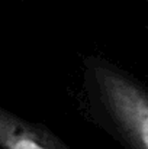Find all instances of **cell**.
I'll use <instances>...</instances> for the list:
<instances>
[{
    "mask_svg": "<svg viewBox=\"0 0 148 149\" xmlns=\"http://www.w3.org/2000/svg\"><path fill=\"white\" fill-rule=\"evenodd\" d=\"M103 107L132 149H148V91L106 62L92 67Z\"/></svg>",
    "mask_w": 148,
    "mask_h": 149,
    "instance_id": "6da1fadb",
    "label": "cell"
},
{
    "mask_svg": "<svg viewBox=\"0 0 148 149\" xmlns=\"http://www.w3.org/2000/svg\"><path fill=\"white\" fill-rule=\"evenodd\" d=\"M1 149H70L45 127L25 122L0 109Z\"/></svg>",
    "mask_w": 148,
    "mask_h": 149,
    "instance_id": "7a4b0ae2",
    "label": "cell"
}]
</instances>
